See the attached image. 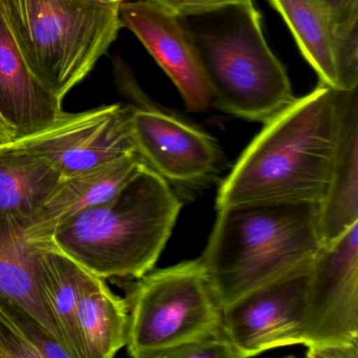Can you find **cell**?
I'll return each instance as SVG.
<instances>
[{
  "label": "cell",
  "instance_id": "6da1fadb",
  "mask_svg": "<svg viewBox=\"0 0 358 358\" xmlns=\"http://www.w3.org/2000/svg\"><path fill=\"white\" fill-rule=\"evenodd\" d=\"M353 91L320 85L266 121L222 181L217 210L253 202L322 203Z\"/></svg>",
  "mask_w": 358,
  "mask_h": 358
},
{
  "label": "cell",
  "instance_id": "7a4b0ae2",
  "mask_svg": "<svg viewBox=\"0 0 358 358\" xmlns=\"http://www.w3.org/2000/svg\"><path fill=\"white\" fill-rule=\"evenodd\" d=\"M182 202L144 163L108 200L56 227L47 243L98 278H137L154 269Z\"/></svg>",
  "mask_w": 358,
  "mask_h": 358
},
{
  "label": "cell",
  "instance_id": "3957f363",
  "mask_svg": "<svg viewBox=\"0 0 358 358\" xmlns=\"http://www.w3.org/2000/svg\"><path fill=\"white\" fill-rule=\"evenodd\" d=\"M217 211L199 259L222 308L310 263L322 246L320 203H244Z\"/></svg>",
  "mask_w": 358,
  "mask_h": 358
},
{
  "label": "cell",
  "instance_id": "277c9868",
  "mask_svg": "<svg viewBox=\"0 0 358 358\" xmlns=\"http://www.w3.org/2000/svg\"><path fill=\"white\" fill-rule=\"evenodd\" d=\"M119 9L83 0H0V17L27 66L62 100L116 41Z\"/></svg>",
  "mask_w": 358,
  "mask_h": 358
},
{
  "label": "cell",
  "instance_id": "5b68a950",
  "mask_svg": "<svg viewBox=\"0 0 358 358\" xmlns=\"http://www.w3.org/2000/svg\"><path fill=\"white\" fill-rule=\"evenodd\" d=\"M215 30H190L213 97L232 116L265 123L294 100L282 62L272 53L252 3L234 8Z\"/></svg>",
  "mask_w": 358,
  "mask_h": 358
},
{
  "label": "cell",
  "instance_id": "8992f818",
  "mask_svg": "<svg viewBox=\"0 0 358 358\" xmlns=\"http://www.w3.org/2000/svg\"><path fill=\"white\" fill-rule=\"evenodd\" d=\"M137 280L127 299L131 357L162 358L222 329L223 308L199 257Z\"/></svg>",
  "mask_w": 358,
  "mask_h": 358
},
{
  "label": "cell",
  "instance_id": "52a82bcc",
  "mask_svg": "<svg viewBox=\"0 0 358 358\" xmlns=\"http://www.w3.org/2000/svg\"><path fill=\"white\" fill-rule=\"evenodd\" d=\"M49 163L66 178L136 152L131 106L64 112L51 125L9 143Z\"/></svg>",
  "mask_w": 358,
  "mask_h": 358
},
{
  "label": "cell",
  "instance_id": "ba28073f",
  "mask_svg": "<svg viewBox=\"0 0 358 358\" xmlns=\"http://www.w3.org/2000/svg\"><path fill=\"white\" fill-rule=\"evenodd\" d=\"M311 263L223 308L222 329L240 358L252 357L285 345H305Z\"/></svg>",
  "mask_w": 358,
  "mask_h": 358
},
{
  "label": "cell",
  "instance_id": "9c48e42d",
  "mask_svg": "<svg viewBox=\"0 0 358 358\" xmlns=\"http://www.w3.org/2000/svg\"><path fill=\"white\" fill-rule=\"evenodd\" d=\"M303 345L358 348V222L312 261Z\"/></svg>",
  "mask_w": 358,
  "mask_h": 358
},
{
  "label": "cell",
  "instance_id": "30bf717a",
  "mask_svg": "<svg viewBox=\"0 0 358 358\" xmlns=\"http://www.w3.org/2000/svg\"><path fill=\"white\" fill-rule=\"evenodd\" d=\"M320 85L341 92L358 87V0H269Z\"/></svg>",
  "mask_w": 358,
  "mask_h": 358
},
{
  "label": "cell",
  "instance_id": "8fae6325",
  "mask_svg": "<svg viewBox=\"0 0 358 358\" xmlns=\"http://www.w3.org/2000/svg\"><path fill=\"white\" fill-rule=\"evenodd\" d=\"M131 127L138 156L169 185L196 189L217 175V142L187 121L152 106H131Z\"/></svg>",
  "mask_w": 358,
  "mask_h": 358
},
{
  "label": "cell",
  "instance_id": "7c38bea8",
  "mask_svg": "<svg viewBox=\"0 0 358 358\" xmlns=\"http://www.w3.org/2000/svg\"><path fill=\"white\" fill-rule=\"evenodd\" d=\"M122 28L141 41L179 90L190 112L213 106V93L189 29L152 0L125 1L120 6Z\"/></svg>",
  "mask_w": 358,
  "mask_h": 358
},
{
  "label": "cell",
  "instance_id": "4fadbf2b",
  "mask_svg": "<svg viewBox=\"0 0 358 358\" xmlns=\"http://www.w3.org/2000/svg\"><path fill=\"white\" fill-rule=\"evenodd\" d=\"M62 101L31 72L0 17V116L13 131L14 140L57 120L64 113Z\"/></svg>",
  "mask_w": 358,
  "mask_h": 358
},
{
  "label": "cell",
  "instance_id": "5bb4252c",
  "mask_svg": "<svg viewBox=\"0 0 358 358\" xmlns=\"http://www.w3.org/2000/svg\"><path fill=\"white\" fill-rule=\"evenodd\" d=\"M137 152L62 178L27 228L33 242L47 243L62 222L112 198L142 164Z\"/></svg>",
  "mask_w": 358,
  "mask_h": 358
},
{
  "label": "cell",
  "instance_id": "9a60e30c",
  "mask_svg": "<svg viewBox=\"0 0 358 358\" xmlns=\"http://www.w3.org/2000/svg\"><path fill=\"white\" fill-rule=\"evenodd\" d=\"M358 222L357 90L350 96L339 129L328 194L320 203L322 246L331 244Z\"/></svg>",
  "mask_w": 358,
  "mask_h": 358
},
{
  "label": "cell",
  "instance_id": "2e32d148",
  "mask_svg": "<svg viewBox=\"0 0 358 358\" xmlns=\"http://www.w3.org/2000/svg\"><path fill=\"white\" fill-rule=\"evenodd\" d=\"M28 224L0 217V299L24 308L58 338L38 288L39 259L45 243L28 238Z\"/></svg>",
  "mask_w": 358,
  "mask_h": 358
},
{
  "label": "cell",
  "instance_id": "e0dca14e",
  "mask_svg": "<svg viewBox=\"0 0 358 358\" xmlns=\"http://www.w3.org/2000/svg\"><path fill=\"white\" fill-rule=\"evenodd\" d=\"M93 276L74 259L45 243L39 259V293L58 339L71 358H85L77 305L83 289Z\"/></svg>",
  "mask_w": 358,
  "mask_h": 358
},
{
  "label": "cell",
  "instance_id": "ac0fdd59",
  "mask_svg": "<svg viewBox=\"0 0 358 358\" xmlns=\"http://www.w3.org/2000/svg\"><path fill=\"white\" fill-rule=\"evenodd\" d=\"M103 278L94 275L83 289L77 305V324L85 358H112L129 339L127 299L115 294Z\"/></svg>",
  "mask_w": 358,
  "mask_h": 358
},
{
  "label": "cell",
  "instance_id": "d6986e66",
  "mask_svg": "<svg viewBox=\"0 0 358 358\" xmlns=\"http://www.w3.org/2000/svg\"><path fill=\"white\" fill-rule=\"evenodd\" d=\"M60 179L43 159L0 145V217L30 222Z\"/></svg>",
  "mask_w": 358,
  "mask_h": 358
},
{
  "label": "cell",
  "instance_id": "ffe728a7",
  "mask_svg": "<svg viewBox=\"0 0 358 358\" xmlns=\"http://www.w3.org/2000/svg\"><path fill=\"white\" fill-rule=\"evenodd\" d=\"M41 358L24 327L0 305V358Z\"/></svg>",
  "mask_w": 358,
  "mask_h": 358
},
{
  "label": "cell",
  "instance_id": "44dd1931",
  "mask_svg": "<svg viewBox=\"0 0 358 358\" xmlns=\"http://www.w3.org/2000/svg\"><path fill=\"white\" fill-rule=\"evenodd\" d=\"M162 358H240V356L224 334L223 329H220L213 334L171 350Z\"/></svg>",
  "mask_w": 358,
  "mask_h": 358
},
{
  "label": "cell",
  "instance_id": "7402d4cb",
  "mask_svg": "<svg viewBox=\"0 0 358 358\" xmlns=\"http://www.w3.org/2000/svg\"><path fill=\"white\" fill-rule=\"evenodd\" d=\"M171 15L184 20L187 17L209 15L230 8L243 7L252 0H152Z\"/></svg>",
  "mask_w": 358,
  "mask_h": 358
},
{
  "label": "cell",
  "instance_id": "603a6c76",
  "mask_svg": "<svg viewBox=\"0 0 358 358\" xmlns=\"http://www.w3.org/2000/svg\"><path fill=\"white\" fill-rule=\"evenodd\" d=\"M310 358H358V348L329 347L308 350Z\"/></svg>",
  "mask_w": 358,
  "mask_h": 358
},
{
  "label": "cell",
  "instance_id": "cb8c5ba5",
  "mask_svg": "<svg viewBox=\"0 0 358 358\" xmlns=\"http://www.w3.org/2000/svg\"><path fill=\"white\" fill-rule=\"evenodd\" d=\"M12 141H14L13 131L0 116V145L11 143Z\"/></svg>",
  "mask_w": 358,
  "mask_h": 358
},
{
  "label": "cell",
  "instance_id": "d4e9b609",
  "mask_svg": "<svg viewBox=\"0 0 358 358\" xmlns=\"http://www.w3.org/2000/svg\"><path fill=\"white\" fill-rule=\"evenodd\" d=\"M90 5L99 6V7H120L127 0H83Z\"/></svg>",
  "mask_w": 358,
  "mask_h": 358
}]
</instances>
